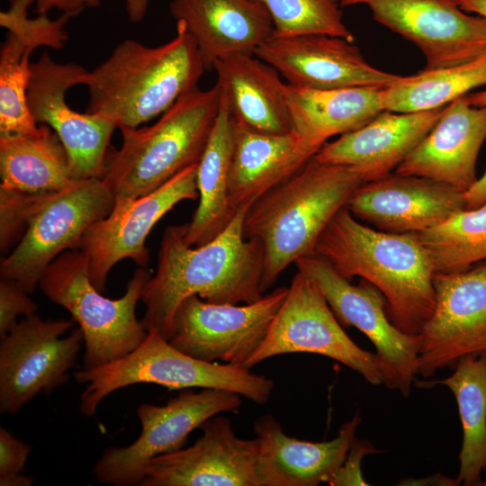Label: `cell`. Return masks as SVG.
Masks as SVG:
<instances>
[{"label":"cell","mask_w":486,"mask_h":486,"mask_svg":"<svg viewBox=\"0 0 486 486\" xmlns=\"http://www.w3.org/2000/svg\"><path fill=\"white\" fill-rule=\"evenodd\" d=\"M249 206L237 211L226 229L201 246L184 241L186 223L165 230L158 268L145 284L140 301L145 329L157 328L168 340L174 314L191 295L214 303H251L264 296V250L261 243L244 236Z\"/></svg>","instance_id":"obj_1"},{"label":"cell","mask_w":486,"mask_h":486,"mask_svg":"<svg viewBox=\"0 0 486 486\" xmlns=\"http://www.w3.org/2000/svg\"><path fill=\"white\" fill-rule=\"evenodd\" d=\"M313 254L346 279L372 284L384 296L392 324L407 334L421 333L435 308V273L416 233L370 228L344 207L321 232Z\"/></svg>","instance_id":"obj_2"},{"label":"cell","mask_w":486,"mask_h":486,"mask_svg":"<svg viewBox=\"0 0 486 486\" xmlns=\"http://www.w3.org/2000/svg\"><path fill=\"white\" fill-rule=\"evenodd\" d=\"M363 183L356 167L323 163L313 156L248 207L244 236L263 247L264 293L292 263L313 254L323 230Z\"/></svg>","instance_id":"obj_3"},{"label":"cell","mask_w":486,"mask_h":486,"mask_svg":"<svg viewBox=\"0 0 486 486\" xmlns=\"http://www.w3.org/2000/svg\"><path fill=\"white\" fill-rule=\"evenodd\" d=\"M206 67L183 21L166 43L148 47L128 39L88 72L86 112L107 117L117 128H137L164 113L198 86Z\"/></svg>","instance_id":"obj_4"},{"label":"cell","mask_w":486,"mask_h":486,"mask_svg":"<svg viewBox=\"0 0 486 486\" xmlns=\"http://www.w3.org/2000/svg\"><path fill=\"white\" fill-rule=\"evenodd\" d=\"M220 104L217 84L184 94L151 126L122 128V144L109 148L102 179L115 199L148 194L198 164Z\"/></svg>","instance_id":"obj_5"},{"label":"cell","mask_w":486,"mask_h":486,"mask_svg":"<svg viewBox=\"0 0 486 486\" xmlns=\"http://www.w3.org/2000/svg\"><path fill=\"white\" fill-rule=\"evenodd\" d=\"M75 379L85 383L80 411L93 416L100 402L113 392L136 383H155L168 390L213 388L227 390L256 404H266L274 383L272 379L241 366L206 362L191 356L148 329L132 351L103 365L77 371Z\"/></svg>","instance_id":"obj_6"},{"label":"cell","mask_w":486,"mask_h":486,"mask_svg":"<svg viewBox=\"0 0 486 486\" xmlns=\"http://www.w3.org/2000/svg\"><path fill=\"white\" fill-rule=\"evenodd\" d=\"M146 267L135 271L119 299L104 297L92 284L89 262L80 249L68 250L45 270L39 286L51 302L62 306L78 324L85 338L84 368H94L122 357L147 336L136 316L145 284Z\"/></svg>","instance_id":"obj_7"},{"label":"cell","mask_w":486,"mask_h":486,"mask_svg":"<svg viewBox=\"0 0 486 486\" xmlns=\"http://www.w3.org/2000/svg\"><path fill=\"white\" fill-rule=\"evenodd\" d=\"M115 196L102 178L74 181L48 194L33 212L27 230L0 266L2 279L34 292L50 264L65 251L80 249L94 222L112 210Z\"/></svg>","instance_id":"obj_8"},{"label":"cell","mask_w":486,"mask_h":486,"mask_svg":"<svg viewBox=\"0 0 486 486\" xmlns=\"http://www.w3.org/2000/svg\"><path fill=\"white\" fill-rule=\"evenodd\" d=\"M240 397L227 390L206 388L195 392L187 388L165 405H139V437L127 446L106 448L94 466L96 480L113 486H140L153 458L184 447L189 434L210 418L236 412Z\"/></svg>","instance_id":"obj_9"},{"label":"cell","mask_w":486,"mask_h":486,"mask_svg":"<svg viewBox=\"0 0 486 486\" xmlns=\"http://www.w3.org/2000/svg\"><path fill=\"white\" fill-rule=\"evenodd\" d=\"M295 265L320 292L338 321L356 328L374 344L383 384L407 397L417 374L420 335L404 333L392 324L384 296L369 282L361 279L352 284L315 254L299 258Z\"/></svg>","instance_id":"obj_10"},{"label":"cell","mask_w":486,"mask_h":486,"mask_svg":"<svg viewBox=\"0 0 486 486\" xmlns=\"http://www.w3.org/2000/svg\"><path fill=\"white\" fill-rule=\"evenodd\" d=\"M291 353L325 356L356 371L373 385L383 383L376 354L361 348L348 337L320 292L299 271L266 338L244 368Z\"/></svg>","instance_id":"obj_11"},{"label":"cell","mask_w":486,"mask_h":486,"mask_svg":"<svg viewBox=\"0 0 486 486\" xmlns=\"http://www.w3.org/2000/svg\"><path fill=\"white\" fill-rule=\"evenodd\" d=\"M73 320H43L32 314L0 342V412L17 413L40 393L65 384L85 344L79 327L63 337Z\"/></svg>","instance_id":"obj_12"},{"label":"cell","mask_w":486,"mask_h":486,"mask_svg":"<svg viewBox=\"0 0 486 486\" xmlns=\"http://www.w3.org/2000/svg\"><path fill=\"white\" fill-rule=\"evenodd\" d=\"M287 291L282 286L243 305L214 303L191 295L174 314L168 341L197 359L244 367L266 338Z\"/></svg>","instance_id":"obj_13"},{"label":"cell","mask_w":486,"mask_h":486,"mask_svg":"<svg viewBox=\"0 0 486 486\" xmlns=\"http://www.w3.org/2000/svg\"><path fill=\"white\" fill-rule=\"evenodd\" d=\"M87 70L75 63H58L44 51L32 63L27 90L30 112L37 124H46L64 145L74 180L102 178L116 124L100 114L72 110L66 93L86 85Z\"/></svg>","instance_id":"obj_14"},{"label":"cell","mask_w":486,"mask_h":486,"mask_svg":"<svg viewBox=\"0 0 486 486\" xmlns=\"http://www.w3.org/2000/svg\"><path fill=\"white\" fill-rule=\"evenodd\" d=\"M366 5L374 19L414 43L426 70L459 65L486 53V18L464 11L457 0H338Z\"/></svg>","instance_id":"obj_15"},{"label":"cell","mask_w":486,"mask_h":486,"mask_svg":"<svg viewBox=\"0 0 486 486\" xmlns=\"http://www.w3.org/2000/svg\"><path fill=\"white\" fill-rule=\"evenodd\" d=\"M197 165L148 194L115 199L112 212L88 228L80 250L88 259L89 276L99 292L105 291L107 275L117 262L130 258L140 267L147 266L149 253L145 241L155 224L178 202L199 197Z\"/></svg>","instance_id":"obj_16"},{"label":"cell","mask_w":486,"mask_h":486,"mask_svg":"<svg viewBox=\"0 0 486 486\" xmlns=\"http://www.w3.org/2000/svg\"><path fill=\"white\" fill-rule=\"evenodd\" d=\"M433 284L435 308L419 334L417 374L424 377L486 352V263L436 273Z\"/></svg>","instance_id":"obj_17"},{"label":"cell","mask_w":486,"mask_h":486,"mask_svg":"<svg viewBox=\"0 0 486 486\" xmlns=\"http://www.w3.org/2000/svg\"><path fill=\"white\" fill-rule=\"evenodd\" d=\"M200 429L193 446L153 458L140 486H261L256 437H238L220 414Z\"/></svg>","instance_id":"obj_18"},{"label":"cell","mask_w":486,"mask_h":486,"mask_svg":"<svg viewBox=\"0 0 486 486\" xmlns=\"http://www.w3.org/2000/svg\"><path fill=\"white\" fill-rule=\"evenodd\" d=\"M327 34L274 35L254 55L273 66L294 87L386 88L400 76L369 64L357 46Z\"/></svg>","instance_id":"obj_19"},{"label":"cell","mask_w":486,"mask_h":486,"mask_svg":"<svg viewBox=\"0 0 486 486\" xmlns=\"http://www.w3.org/2000/svg\"><path fill=\"white\" fill-rule=\"evenodd\" d=\"M35 0H9L0 12V25L8 32L0 50V138L36 133L27 102L32 76L30 58L40 47L61 50L68 38L65 26L75 13H62L55 20L48 14L30 18L29 7Z\"/></svg>","instance_id":"obj_20"},{"label":"cell","mask_w":486,"mask_h":486,"mask_svg":"<svg viewBox=\"0 0 486 486\" xmlns=\"http://www.w3.org/2000/svg\"><path fill=\"white\" fill-rule=\"evenodd\" d=\"M348 211L377 230L419 232L465 208L464 193L428 177L391 173L364 182L348 200Z\"/></svg>","instance_id":"obj_21"},{"label":"cell","mask_w":486,"mask_h":486,"mask_svg":"<svg viewBox=\"0 0 486 486\" xmlns=\"http://www.w3.org/2000/svg\"><path fill=\"white\" fill-rule=\"evenodd\" d=\"M485 140L486 106H472L461 96L446 105L395 172L428 177L465 193L478 179L476 163Z\"/></svg>","instance_id":"obj_22"},{"label":"cell","mask_w":486,"mask_h":486,"mask_svg":"<svg viewBox=\"0 0 486 486\" xmlns=\"http://www.w3.org/2000/svg\"><path fill=\"white\" fill-rule=\"evenodd\" d=\"M445 107L411 112L383 110L360 128L325 143L314 157L323 163L354 166L364 182L382 178L419 144Z\"/></svg>","instance_id":"obj_23"},{"label":"cell","mask_w":486,"mask_h":486,"mask_svg":"<svg viewBox=\"0 0 486 486\" xmlns=\"http://www.w3.org/2000/svg\"><path fill=\"white\" fill-rule=\"evenodd\" d=\"M361 422L356 412L329 441L310 442L287 436L272 415L254 425L258 440L261 486H317L328 482L343 464Z\"/></svg>","instance_id":"obj_24"},{"label":"cell","mask_w":486,"mask_h":486,"mask_svg":"<svg viewBox=\"0 0 486 486\" xmlns=\"http://www.w3.org/2000/svg\"><path fill=\"white\" fill-rule=\"evenodd\" d=\"M169 11L185 23L206 69L220 58L254 54L274 34L268 11L256 0H172Z\"/></svg>","instance_id":"obj_25"},{"label":"cell","mask_w":486,"mask_h":486,"mask_svg":"<svg viewBox=\"0 0 486 486\" xmlns=\"http://www.w3.org/2000/svg\"><path fill=\"white\" fill-rule=\"evenodd\" d=\"M383 89H310L286 84L292 133L301 149L313 157L329 138L355 130L371 121L385 110Z\"/></svg>","instance_id":"obj_26"},{"label":"cell","mask_w":486,"mask_h":486,"mask_svg":"<svg viewBox=\"0 0 486 486\" xmlns=\"http://www.w3.org/2000/svg\"><path fill=\"white\" fill-rule=\"evenodd\" d=\"M212 68L236 123L262 133L292 132L286 83L273 66L254 54H237Z\"/></svg>","instance_id":"obj_27"},{"label":"cell","mask_w":486,"mask_h":486,"mask_svg":"<svg viewBox=\"0 0 486 486\" xmlns=\"http://www.w3.org/2000/svg\"><path fill=\"white\" fill-rule=\"evenodd\" d=\"M234 153L229 177V202L234 213L285 181L311 157L295 136L252 130L236 123Z\"/></svg>","instance_id":"obj_28"},{"label":"cell","mask_w":486,"mask_h":486,"mask_svg":"<svg viewBox=\"0 0 486 486\" xmlns=\"http://www.w3.org/2000/svg\"><path fill=\"white\" fill-rule=\"evenodd\" d=\"M235 146V129L220 92V109L197 165L199 204L186 223L184 241L197 247L222 232L235 216L229 202V177Z\"/></svg>","instance_id":"obj_29"},{"label":"cell","mask_w":486,"mask_h":486,"mask_svg":"<svg viewBox=\"0 0 486 486\" xmlns=\"http://www.w3.org/2000/svg\"><path fill=\"white\" fill-rule=\"evenodd\" d=\"M0 188L26 193L61 191L74 181L57 133L40 124L36 133L0 138Z\"/></svg>","instance_id":"obj_30"},{"label":"cell","mask_w":486,"mask_h":486,"mask_svg":"<svg viewBox=\"0 0 486 486\" xmlns=\"http://www.w3.org/2000/svg\"><path fill=\"white\" fill-rule=\"evenodd\" d=\"M447 386L454 393L463 428L459 454V484L482 485L486 469V352L469 355L455 364L446 379L419 382V386Z\"/></svg>","instance_id":"obj_31"},{"label":"cell","mask_w":486,"mask_h":486,"mask_svg":"<svg viewBox=\"0 0 486 486\" xmlns=\"http://www.w3.org/2000/svg\"><path fill=\"white\" fill-rule=\"evenodd\" d=\"M482 86H486V53L459 65L400 76L383 89L384 108L398 112L436 109Z\"/></svg>","instance_id":"obj_32"},{"label":"cell","mask_w":486,"mask_h":486,"mask_svg":"<svg viewBox=\"0 0 486 486\" xmlns=\"http://www.w3.org/2000/svg\"><path fill=\"white\" fill-rule=\"evenodd\" d=\"M416 234L435 274L468 270L486 260V202L477 208L462 209Z\"/></svg>","instance_id":"obj_33"},{"label":"cell","mask_w":486,"mask_h":486,"mask_svg":"<svg viewBox=\"0 0 486 486\" xmlns=\"http://www.w3.org/2000/svg\"><path fill=\"white\" fill-rule=\"evenodd\" d=\"M268 11L275 36L327 34L349 41L354 35L343 22L338 0H256Z\"/></svg>","instance_id":"obj_34"},{"label":"cell","mask_w":486,"mask_h":486,"mask_svg":"<svg viewBox=\"0 0 486 486\" xmlns=\"http://www.w3.org/2000/svg\"><path fill=\"white\" fill-rule=\"evenodd\" d=\"M53 193V192H52ZM50 193H26L0 188V249L6 253L25 233L40 203Z\"/></svg>","instance_id":"obj_35"},{"label":"cell","mask_w":486,"mask_h":486,"mask_svg":"<svg viewBox=\"0 0 486 486\" xmlns=\"http://www.w3.org/2000/svg\"><path fill=\"white\" fill-rule=\"evenodd\" d=\"M18 283L0 281V337L4 336L18 321L17 317L34 314L37 304Z\"/></svg>","instance_id":"obj_36"},{"label":"cell","mask_w":486,"mask_h":486,"mask_svg":"<svg viewBox=\"0 0 486 486\" xmlns=\"http://www.w3.org/2000/svg\"><path fill=\"white\" fill-rule=\"evenodd\" d=\"M376 452L378 451L368 441L360 440L355 436L343 464L328 484L332 486L368 485L361 472V462L364 455Z\"/></svg>","instance_id":"obj_37"},{"label":"cell","mask_w":486,"mask_h":486,"mask_svg":"<svg viewBox=\"0 0 486 486\" xmlns=\"http://www.w3.org/2000/svg\"><path fill=\"white\" fill-rule=\"evenodd\" d=\"M32 446L0 428V476L16 474L25 469Z\"/></svg>","instance_id":"obj_38"},{"label":"cell","mask_w":486,"mask_h":486,"mask_svg":"<svg viewBox=\"0 0 486 486\" xmlns=\"http://www.w3.org/2000/svg\"><path fill=\"white\" fill-rule=\"evenodd\" d=\"M102 0H35L36 12L48 14L53 8L63 13H75L79 14L86 8L98 7Z\"/></svg>","instance_id":"obj_39"},{"label":"cell","mask_w":486,"mask_h":486,"mask_svg":"<svg viewBox=\"0 0 486 486\" xmlns=\"http://www.w3.org/2000/svg\"><path fill=\"white\" fill-rule=\"evenodd\" d=\"M465 209H473L486 202V169L475 184L465 193Z\"/></svg>","instance_id":"obj_40"},{"label":"cell","mask_w":486,"mask_h":486,"mask_svg":"<svg viewBox=\"0 0 486 486\" xmlns=\"http://www.w3.org/2000/svg\"><path fill=\"white\" fill-rule=\"evenodd\" d=\"M149 0H125L128 18L132 22H139L145 17Z\"/></svg>","instance_id":"obj_41"},{"label":"cell","mask_w":486,"mask_h":486,"mask_svg":"<svg viewBox=\"0 0 486 486\" xmlns=\"http://www.w3.org/2000/svg\"><path fill=\"white\" fill-rule=\"evenodd\" d=\"M34 477L23 475L21 472L16 474L0 476L1 486H32Z\"/></svg>","instance_id":"obj_42"},{"label":"cell","mask_w":486,"mask_h":486,"mask_svg":"<svg viewBox=\"0 0 486 486\" xmlns=\"http://www.w3.org/2000/svg\"><path fill=\"white\" fill-rule=\"evenodd\" d=\"M457 2L464 11L486 18V0H457Z\"/></svg>","instance_id":"obj_43"},{"label":"cell","mask_w":486,"mask_h":486,"mask_svg":"<svg viewBox=\"0 0 486 486\" xmlns=\"http://www.w3.org/2000/svg\"><path fill=\"white\" fill-rule=\"evenodd\" d=\"M467 102L476 107L486 106V90L465 94Z\"/></svg>","instance_id":"obj_44"},{"label":"cell","mask_w":486,"mask_h":486,"mask_svg":"<svg viewBox=\"0 0 486 486\" xmlns=\"http://www.w3.org/2000/svg\"><path fill=\"white\" fill-rule=\"evenodd\" d=\"M482 486H486V480H485V481H482Z\"/></svg>","instance_id":"obj_45"}]
</instances>
